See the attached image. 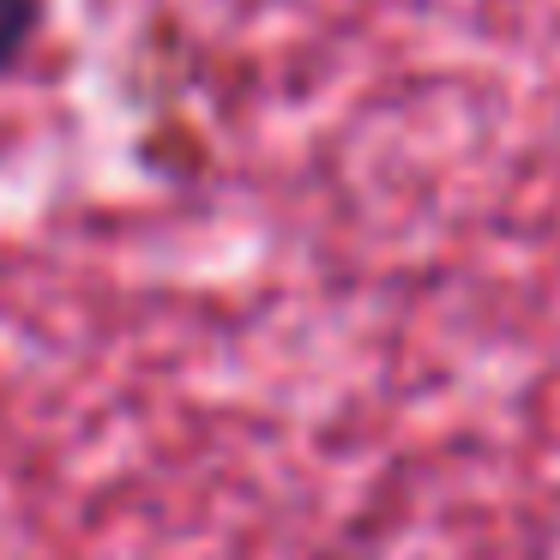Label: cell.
I'll list each match as a JSON object with an SVG mask.
<instances>
[{"label":"cell","mask_w":560,"mask_h":560,"mask_svg":"<svg viewBox=\"0 0 560 560\" xmlns=\"http://www.w3.org/2000/svg\"><path fill=\"white\" fill-rule=\"evenodd\" d=\"M37 25H43V0H0V73L25 55Z\"/></svg>","instance_id":"obj_1"}]
</instances>
